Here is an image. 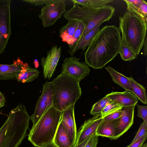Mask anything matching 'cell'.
I'll return each mask as SVG.
<instances>
[{
	"label": "cell",
	"mask_w": 147,
	"mask_h": 147,
	"mask_svg": "<svg viewBox=\"0 0 147 147\" xmlns=\"http://www.w3.org/2000/svg\"><path fill=\"white\" fill-rule=\"evenodd\" d=\"M43 147H58L53 142Z\"/></svg>",
	"instance_id": "cell-39"
},
{
	"label": "cell",
	"mask_w": 147,
	"mask_h": 147,
	"mask_svg": "<svg viewBox=\"0 0 147 147\" xmlns=\"http://www.w3.org/2000/svg\"><path fill=\"white\" fill-rule=\"evenodd\" d=\"M116 120L109 121L103 120L96 129L95 134L98 136L106 137L112 140L115 134Z\"/></svg>",
	"instance_id": "cell-20"
},
{
	"label": "cell",
	"mask_w": 147,
	"mask_h": 147,
	"mask_svg": "<svg viewBox=\"0 0 147 147\" xmlns=\"http://www.w3.org/2000/svg\"><path fill=\"white\" fill-rule=\"evenodd\" d=\"M91 136H90V137L89 138L86 139V140H85L83 142H82L80 144H79L75 146L74 147H84L85 146L86 144V143H87L88 141V140H89V139Z\"/></svg>",
	"instance_id": "cell-38"
},
{
	"label": "cell",
	"mask_w": 147,
	"mask_h": 147,
	"mask_svg": "<svg viewBox=\"0 0 147 147\" xmlns=\"http://www.w3.org/2000/svg\"><path fill=\"white\" fill-rule=\"evenodd\" d=\"M86 27V25L82 22L79 21L77 28L71 41L70 47L74 45L81 37Z\"/></svg>",
	"instance_id": "cell-28"
},
{
	"label": "cell",
	"mask_w": 147,
	"mask_h": 147,
	"mask_svg": "<svg viewBox=\"0 0 147 147\" xmlns=\"http://www.w3.org/2000/svg\"><path fill=\"white\" fill-rule=\"evenodd\" d=\"M61 47L53 46L47 52L46 56L41 59V65L45 78L50 80L52 77L61 56Z\"/></svg>",
	"instance_id": "cell-11"
},
{
	"label": "cell",
	"mask_w": 147,
	"mask_h": 147,
	"mask_svg": "<svg viewBox=\"0 0 147 147\" xmlns=\"http://www.w3.org/2000/svg\"><path fill=\"white\" fill-rule=\"evenodd\" d=\"M62 112L53 107L49 109L33 125L28 135V140L36 147H43L53 142Z\"/></svg>",
	"instance_id": "cell-5"
},
{
	"label": "cell",
	"mask_w": 147,
	"mask_h": 147,
	"mask_svg": "<svg viewBox=\"0 0 147 147\" xmlns=\"http://www.w3.org/2000/svg\"><path fill=\"white\" fill-rule=\"evenodd\" d=\"M39 74L37 68H31L28 65L20 72L16 80L23 83L29 82L37 79Z\"/></svg>",
	"instance_id": "cell-22"
},
{
	"label": "cell",
	"mask_w": 147,
	"mask_h": 147,
	"mask_svg": "<svg viewBox=\"0 0 147 147\" xmlns=\"http://www.w3.org/2000/svg\"><path fill=\"white\" fill-rule=\"evenodd\" d=\"M118 27L106 25L100 29L84 53L85 63L101 69L119 53L121 38Z\"/></svg>",
	"instance_id": "cell-1"
},
{
	"label": "cell",
	"mask_w": 147,
	"mask_h": 147,
	"mask_svg": "<svg viewBox=\"0 0 147 147\" xmlns=\"http://www.w3.org/2000/svg\"><path fill=\"white\" fill-rule=\"evenodd\" d=\"M53 142L58 147H71L68 133L61 121Z\"/></svg>",
	"instance_id": "cell-21"
},
{
	"label": "cell",
	"mask_w": 147,
	"mask_h": 147,
	"mask_svg": "<svg viewBox=\"0 0 147 147\" xmlns=\"http://www.w3.org/2000/svg\"><path fill=\"white\" fill-rule=\"evenodd\" d=\"M65 1L63 0H53L42 8L38 17L42 20L44 27L53 25L58 19L61 18L63 13L67 12Z\"/></svg>",
	"instance_id": "cell-8"
},
{
	"label": "cell",
	"mask_w": 147,
	"mask_h": 147,
	"mask_svg": "<svg viewBox=\"0 0 147 147\" xmlns=\"http://www.w3.org/2000/svg\"><path fill=\"white\" fill-rule=\"evenodd\" d=\"M11 0H0V54L3 53L11 34Z\"/></svg>",
	"instance_id": "cell-7"
},
{
	"label": "cell",
	"mask_w": 147,
	"mask_h": 147,
	"mask_svg": "<svg viewBox=\"0 0 147 147\" xmlns=\"http://www.w3.org/2000/svg\"><path fill=\"white\" fill-rule=\"evenodd\" d=\"M52 82L53 107L63 111L75 105L82 93L80 82L63 73L54 78Z\"/></svg>",
	"instance_id": "cell-3"
},
{
	"label": "cell",
	"mask_w": 147,
	"mask_h": 147,
	"mask_svg": "<svg viewBox=\"0 0 147 147\" xmlns=\"http://www.w3.org/2000/svg\"><path fill=\"white\" fill-rule=\"evenodd\" d=\"M129 3L136 6H139L143 0H126Z\"/></svg>",
	"instance_id": "cell-35"
},
{
	"label": "cell",
	"mask_w": 147,
	"mask_h": 147,
	"mask_svg": "<svg viewBox=\"0 0 147 147\" xmlns=\"http://www.w3.org/2000/svg\"><path fill=\"white\" fill-rule=\"evenodd\" d=\"M75 105L71 106L62 112L61 121L68 133L71 147H74L77 138L76 126L74 115Z\"/></svg>",
	"instance_id": "cell-14"
},
{
	"label": "cell",
	"mask_w": 147,
	"mask_h": 147,
	"mask_svg": "<svg viewBox=\"0 0 147 147\" xmlns=\"http://www.w3.org/2000/svg\"><path fill=\"white\" fill-rule=\"evenodd\" d=\"M73 4V7L63 16L68 21L77 20L82 22L86 25L80 38L98 25L109 21L115 14V9L110 5L93 8L80 7L77 4Z\"/></svg>",
	"instance_id": "cell-6"
},
{
	"label": "cell",
	"mask_w": 147,
	"mask_h": 147,
	"mask_svg": "<svg viewBox=\"0 0 147 147\" xmlns=\"http://www.w3.org/2000/svg\"><path fill=\"white\" fill-rule=\"evenodd\" d=\"M142 147H147V143L144 144Z\"/></svg>",
	"instance_id": "cell-40"
},
{
	"label": "cell",
	"mask_w": 147,
	"mask_h": 147,
	"mask_svg": "<svg viewBox=\"0 0 147 147\" xmlns=\"http://www.w3.org/2000/svg\"><path fill=\"white\" fill-rule=\"evenodd\" d=\"M123 113L124 111L122 108L105 117L103 120L105 121H109L117 119L123 114Z\"/></svg>",
	"instance_id": "cell-30"
},
{
	"label": "cell",
	"mask_w": 147,
	"mask_h": 147,
	"mask_svg": "<svg viewBox=\"0 0 147 147\" xmlns=\"http://www.w3.org/2000/svg\"><path fill=\"white\" fill-rule=\"evenodd\" d=\"M98 140V136L95 133L90 137L84 147H96Z\"/></svg>",
	"instance_id": "cell-33"
},
{
	"label": "cell",
	"mask_w": 147,
	"mask_h": 147,
	"mask_svg": "<svg viewBox=\"0 0 147 147\" xmlns=\"http://www.w3.org/2000/svg\"><path fill=\"white\" fill-rule=\"evenodd\" d=\"M104 117L100 114L86 120L77 131V141L75 145H77L95 133L99 125L102 121Z\"/></svg>",
	"instance_id": "cell-12"
},
{
	"label": "cell",
	"mask_w": 147,
	"mask_h": 147,
	"mask_svg": "<svg viewBox=\"0 0 147 147\" xmlns=\"http://www.w3.org/2000/svg\"><path fill=\"white\" fill-rule=\"evenodd\" d=\"M105 69L109 72L112 80L115 83L124 88L126 91H129L132 93L128 77L117 71L110 65L105 67Z\"/></svg>",
	"instance_id": "cell-19"
},
{
	"label": "cell",
	"mask_w": 147,
	"mask_h": 147,
	"mask_svg": "<svg viewBox=\"0 0 147 147\" xmlns=\"http://www.w3.org/2000/svg\"><path fill=\"white\" fill-rule=\"evenodd\" d=\"M147 138V133L126 147H142Z\"/></svg>",
	"instance_id": "cell-32"
},
{
	"label": "cell",
	"mask_w": 147,
	"mask_h": 147,
	"mask_svg": "<svg viewBox=\"0 0 147 147\" xmlns=\"http://www.w3.org/2000/svg\"><path fill=\"white\" fill-rule=\"evenodd\" d=\"M119 53L122 59L125 61H131L136 58L135 52L124 41L121 40Z\"/></svg>",
	"instance_id": "cell-25"
},
{
	"label": "cell",
	"mask_w": 147,
	"mask_h": 147,
	"mask_svg": "<svg viewBox=\"0 0 147 147\" xmlns=\"http://www.w3.org/2000/svg\"><path fill=\"white\" fill-rule=\"evenodd\" d=\"M130 82L132 93L144 104H147V97L145 88L136 81L132 77H128Z\"/></svg>",
	"instance_id": "cell-23"
},
{
	"label": "cell",
	"mask_w": 147,
	"mask_h": 147,
	"mask_svg": "<svg viewBox=\"0 0 147 147\" xmlns=\"http://www.w3.org/2000/svg\"><path fill=\"white\" fill-rule=\"evenodd\" d=\"M73 3L81 5L83 7L93 8H99L106 5L112 2L113 0H71Z\"/></svg>",
	"instance_id": "cell-24"
},
{
	"label": "cell",
	"mask_w": 147,
	"mask_h": 147,
	"mask_svg": "<svg viewBox=\"0 0 147 147\" xmlns=\"http://www.w3.org/2000/svg\"><path fill=\"white\" fill-rule=\"evenodd\" d=\"M53 0H23V1L30 3L32 4H34L35 6L42 5L47 4L53 1Z\"/></svg>",
	"instance_id": "cell-34"
},
{
	"label": "cell",
	"mask_w": 147,
	"mask_h": 147,
	"mask_svg": "<svg viewBox=\"0 0 147 147\" xmlns=\"http://www.w3.org/2000/svg\"><path fill=\"white\" fill-rule=\"evenodd\" d=\"M119 28L122 34L121 40L138 55L147 35V23L138 15L127 11L119 17Z\"/></svg>",
	"instance_id": "cell-4"
},
{
	"label": "cell",
	"mask_w": 147,
	"mask_h": 147,
	"mask_svg": "<svg viewBox=\"0 0 147 147\" xmlns=\"http://www.w3.org/2000/svg\"><path fill=\"white\" fill-rule=\"evenodd\" d=\"M112 101L105 96L93 105L90 112V114L94 116L101 114V111L105 107Z\"/></svg>",
	"instance_id": "cell-26"
},
{
	"label": "cell",
	"mask_w": 147,
	"mask_h": 147,
	"mask_svg": "<svg viewBox=\"0 0 147 147\" xmlns=\"http://www.w3.org/2000/svg\"><path fill=\"white\" fill-rule=\"evenodd\" d=\"M79 21L77 20L68 21L67 24L59 30V36L63 42L70 45L71 41Z\"/></svg>",
	"instance_id": "cell-18"
},
{
	"label": "cell",
	"mask_w": 147,
	"mask_h": 147,
	"mask_svg": "<svg viewBox=\"0 0 147 147\" xmlns=\"http://www.w3.org/2000/svg\"><path fill=\"white\" fill-rule=\"evenodd\" d=\"M147 35L146 36L145 39L143 44V53L142 54L143 55L146 56L147 55Z\"/></svg>",
	"instance_id": "cell-37"
},
{
	"label": "cell",
	"mask_w": 147,
	"mask_h": 147,
	"mask_svg": "<svg viewBox=\"0 0 147 147\" xmlns=\"http://www.w3.org/2000/svg\"><path fill=\"white\" fill-rule=\"evenodd\" d=\"M30 119L25 105L13 108L0 128V147H18L26 136Z\"/></svg>",
	"instance_id": "cell-2"
},
{
	"label": "cell",
	"mask_w": 147,
	"mask_h": 147,
	"mask_svg": "<svg viewBox=\"0 0 147 147\" xmlns=\"http://www.w3.org/2000/svg\"><path fill=\"white\" fill-rule=\"evenodd\" d=\"M138 109L137 116L142 119L146 124H147V106L136 105Z\"/></svg>",
	"instance_id": "cell-29"
},
{
	"label": "cell",
	"mask_w": 147,
	"mask_h": 147,
	"mask_svg": "<svg viewBox=\"0 0 147 147\" xmlns=\"http://www.w3.org/2000/svg\"><path fill=\"white\" fill-rule=\"evenodd\" d=\"M123 107L116 102L112 101L105 107L101 111V114L104 117L115 111L121 109Z\"/></svg>",
	"instance_id": "cell-27"
},
{
	"label": "cell",
	"mask_w": 147,
	"mask_h": 147,
	"mask_svg": "<svg viewBox=\"0 0 147 147\" xmlns=\"http://www.w3.org/2000/svg\"><path fill=\"white\" fill-rule=\"evenodd\" d=\"M135 106L123 107V114L117 119L115 133L112 140L118 138L125 133L134 123V108Z\"/></svg>",
	"instance_id": "cell-13"
},
{
	"label": "cell",
	"mask_w": 147,
	"mask_h": 147,
	"mask_svg": "<svg viewBox=\"0 0 147 147\" xmlns=\"http://www.w3.org/2000/svg\"><path fill=\"white\" fill-rule=\"evenodd\" d=\"M80 58L76 57L65 58L62 65L61 73L65 74L80 82L89 74V66L79 61Z\"/></svg>",
	"instance_id": "cell-10"
},
{
	"label": "cell",
	"mask_w": 147,
	"mask_h": 147,
	"mask_svg": "<svg viewBox=\"0 0 147 147\" xmlns=\"http://www.w3.org/2000/svg\"><path fill=\"white\" fill-rule=\"evenodd\" d=\"M27 65L20 60L11 65L0 64V80H16L20 72Z\"/></svg>",
	"instance_id": "cell-15"
},
{
	"label": "cell",
	"mask_w": 147,
	"mask_h": 147,
	"mask_svg": "<svg viewBox=\"0 0 147 147\" xmlns=\"http://www.w3.org/2000/svg\"><path fill=\"white\" fill-rule=\"evenodd\" d=\"M5 98L4 95L0 92V108L5 105Z\"/></svg>",
	"instance_id": "cell-36"
},
{
	"label": "cell",
	"mask_w": 147,
	"mask_h": 147,
	"mask_svg": "<svg viewBox=\"0 0 147 147\" xmlns=\"http://www.w3.org/2000/svg\"><path fill=\"white\" fill-rule=\"evenodd\" d=\"M147 133V124L143 121L140 124L138 131L131 143L133 142Z\"/></svg>",
	"instance_id": "cell-31"
},
{
	"label": "cell",
	"mask_w": 147,
	"mask_h": 147,
	"mask_svg": "<svg viewBox=\"0 0 147 147\" xmlns=\"http://www.w3.org/2000/svg\"><path fill=\"white\" fill-rule=\"evenodd\" d=\"M53 82L46 81L43 85L42 92L36 104L33 113L30 116L33 125L38 121L43 114L53 107Z\"/></svg>",
	"instance_id": "cell-9"
},
{
	"label": "cell",
	"mask_w": 147,
	"mask_h": 147,
	"mask_svg": "<svg viewBox=\"0 0 147 147\" xmlns=\"http://www.w3.org/2000/svg\"><path fill=\"white\" fill-rule=\"evenodd\" d=\"M106 96L123 107L136 106L138 100L131 92L126 90L121 92L112 91Z\"/></svg>",
	"instance_id": "cell-16"
},
{
	"label": "cell",
	"mask_w": 147,
	"mask_h": 147,
	"mask_svg": "<svg viewBox=\"0 0 147 147\" xmlns=\"http://www.w3.org/2000/svg\"><path fill=\"white\" fill-rule=\"evenodd\" d=\"M101 25L96 26L80 38L74 45L69 47L68 53L73 57L75 53L80 49H82V51H84L99 31Z\"/></svg>",
	"instance_id": "cell-17"
}]
</instances>
